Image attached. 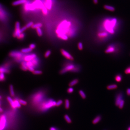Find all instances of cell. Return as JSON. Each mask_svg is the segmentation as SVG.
I'll return each instance as SVG.
<instances>
[{
	"label": "cell",
	"mask_w": 130,
	"mask_h": 130,
	"mask_svg": "<svg viewBox=\"0 0 130 130\" xmlns=\"http://www.w3.org/2000/svg\"><path fill=\"white\" fill-rule=\"evenodd\" d=\"M117 22V20L116 18H113L110 21L109 20H106L104 23V27L109 33L114 34L115 31L113 28L115 26Z\"/></svg>",
	"instance_id": "6da1fadb"
},
{
	"label": "cell",
	"mask_w": 130,
	"mask_h": 130,
	"mask_svg": "<svg viewBox=\"0 0 130 130\" xmlns=\"http://www.w3.org/2000/svg\"><path fill=\"white\" fill-rule=\"evenodd\" d=\"M71 25V22H67L66 20L63 21L57 26L56 31L57 34L66 35Z\"/></svg>",
	"instance_id": "7a4b0ae2"
},
{
	"label": "cell",
	"mask_w": 130,
	"mask_h": 130,
	"mask_svg": "<svg viewBox=\"0 0 130 130\" xmlns=\"http://www.w3.org/2000/svg\"><path fill=\"white\" fill-rule=\"evenodd\" d=\"M20 29V23L19 22H16L15 24V30L13 34V37H17L18 39L19 38L21 34Z\"/></svg>",
	"instance_id": "3957f363"
},
{
	"label": "cell",
	"mask_w": 130,
	"mask_h": 130,
	"mask_svg": "<svg viewBox=\"0 0 130 130\" xmlns=\"http://www.w3.org/2000/svg\"><path fill=\"white\" fill-rule=\"evenodd\" d=\"M56 102L55 101L51 100L48 102L45 103L43 105L42 108L45 109H47L52 107L53 106H56Z\"/></svg>",
	"instance_id": "277c9868"
},
{
	"label": "cell",
	"mask_w": 130,
	"mask_h": 130,
	"mask_svg": "<svg viewBox=\"0 0 130 130\" xmlns=\"http://www.w3.org/2000/svg\"><path fill=\"white\" fill-rule=\"evenodd\" d=\"M75 66L73 64H69L67 65L64 69L61 70L60 71L61 74H64L68 71H72L74 68H75Z\"/></svg>",
	"instance_id": "5b68a950"
},
{
	"label": "cell",
	"mask_w": 130,
	"mask_h": 130,
	"mask_svg": "<svg viewBox=\"0 0 130 130\" xmlns=\"http://www.w3.org/2000/svg\"><path fill=\"white\" fill-rule=\"evenodd\" d=\"M9 55L10 56L16 58L17 59H20L22 56V54L21 52H16V51L11 52L9 53Z\"/></svg>",
	"instance_id": "8992f818"
},
{
	"label": "cell",
	"mask_w": 130,
	"mask_h": 130,
	"mask_svg": "<svg viewBox=\"0 0 130 130\" xmlns=\"http://www.w3.org/2000/svg\"><path fill=\"white\" fill-rule=\"evenodd\" d=\"M6 119L4 115H2L0 117V130H3L4 129L6 126Z\"/></svg>",
	"instance_id": "52a82bcc"
},
{
	"label": "cell",
	"mask_w": 130,
	"mask_h": 130,
	"mask_svg": "<svg viewBox=\"0 0 130 130\" xmlns=\"http://www.w3.org/2000/svg\"><path fill=\"white\" fill-rule=\"evenodd\" d=\"M61 52L62 55L63 56L65 57V58H67V59L70 60H74V58L67 51H65L64 50L62 49L61 50Z\"/></svg>",
	"instance_id": "ba28073f"
},
{
	"label": "cell",
	"mask_w": 130,
	"mask_h": 130,
	"mask_svg": "<svg viewBox=\"0 0 130 130\" xmlns=\"http://www.w3.org/2000/svg\"><path fill=\"white\" fill-rule=\"evenodd\" d=\"M115 46L114 45L111 44L108 46L107 48L105 50V52L106 53H112L115 52Z\"/></svg>",
	"instance_id": "9c48e42d"
},
{
	"label": "cell",
	"mask_w": 130,
	"mask_h": 130,
	"mask_svg": "<svg viewBox=\"0 0 130 130\" xmlns=\"http://www.w3.org/2000/svg\"><path fill=\"white\" fill-rule=\"evenodd\" d=\"M36 57V55L34 53H32L31 55H28L25 56L24 57V60L25 61L27 62V61H30Z\"/></svg>",
	"instance_id": "30bf717a"
},
{
	"label": "cell",
	"mask_w": 130,
	"mask_h": 130,
	"mask_svg": "<svg viewBox=\"0 0 130 130\" xmlns=\"http://www.w3.org/2000/svg\"><path fill=\"white\" fill-rule=\"evenodd\" d=\"M97 36L98 37L101 38H107L108 36V34L106 32H100L98 33Z\"/></svg>",
	"instance_id": "8fae6325"
},
{
	"label": "cell",
	"mask_w": 130,
	"mask_h": 130,
	"mask_svg": "<svg viewBox=\"0 0 130 130\" xmlns=\"http://www.w3.org/2000/svg\"><path fill=\"white\" fill-rule=\"evenodd\" d=\"M123 98V96H122V94L121 93L119 94L118 95H117L116 98V100L115 104L117 106L119 105L120 103L121 102V101L123 100L122 99Z\"/></svg>",
	"instance_id": "7c38bea8"
},
{
	"label": "cell",
	"mask_w": 130,
	"mask_h": 130,
	"mask_svg": "<svg viewBox=\"0 0 130 130\" xmlns=\"http://www.w3.org/2000/svg\"><path fill=\"white\" fill-rule=\"evenodd\" d=\"M26 1V0H17L12 3V5L13 6H16L20 4L25 3Z\"/></svg>",
	"instance_id": "4fadbf2b"
},
{
	"label": "cell",
	"mask_w": 130,
	"mask_h": 130,
	"mask_svg": "<svg viewBox=\"0 0 130 130\" xmlns=\"http://www.w3.org/2000/svg\"><path fill=\"white\" fill-rule=\"evenodd\" d=\"M7 100L8 102H9L11 106L13 108H15L16 107L15 104V102H14V101L12 99L11 97H9V96L7 97Z\"/></svg>",
	"instance_id": "5bb4252c"
},
{
	"label": "cell",
	"mask_w": 130,
	"mask_h": 130,
	"mask_svg": "<svg viewBox=\"0 0 130 130\" xmlns=\"http://www.w3.org/2000/svg\"><path fill=\"white\" fill-rule=\"evenodd\" d=\"M52 0H46V7L49 10H50L52 8Z\"/></svg>",
	"instance_id": "9a60e30c"
},
{
	"label": "cell",
	"mask_w": 130,
	"mask_h": 130,
	"mask_svg": "<svg viewBox=\"0 0 130 130\" xmlns=\"http://www.w3.org/2000/svg\"><path fill=\"white\" fill-rule=\"evenodd\" d=\"M104 8L106 10H108V11H110L113 12L115 10V7H114L112 6H110V5H105L104 6Z\"/></svg>",
	"instance_id": "2e32d148"
},
{
	"label": "cell",
	"mask_w": 130,
	"mask_h": 130,
	"mask_svg": "<svg viewBox=\"0 0 130 130\" xmlns=\"http://www.w3.org/2000/svg\"><path fill=\"white\" fill-rule=\"evenodd\" d=\"M115 79L117 82H120L122 80V76L120 74L116 75L115 76Z\"/></svg>",
	"instance_id": "e0dca14e"
},
{
	"label": "cell",
	"mask_w": 130,
	"mask_h": 130,
	"mask_svg": "<svg viewBox=\"0 0 130 130\" xmlns=\"http://www.w3.org/2000/svg\"><path fill=\"white\" fill-rule=\"evenodd\" d=\"M101 119V117L100 116H98L93 120L92 123L94 124H96L99 123Z\"/></svg>",
	"instance_id": "ac0fdd59"
},
{
	"label": "cell",
	"mask_w": 130,
	"mask_h": 130,
	"mask_svg": "<svg viewBox=\"0 0 130 130\" xmlns=\"http://www.w3.org/2000/svg\"><path fill=\"white\" fill-rule=\"evenodd\" d=\"M21 69L23 71H26L28 70V67L26 64V62L23 61L22 63Z\"/></svg>",
	"instance_id": "d6986e66"
},
{
	"label": "cell",
	"mask_w": 130,
	"mask_h": 130,
	"mask_svg": "<svg viewBox=\"0 0 130 130\" xmlns=\"http://www.w3.org/2000/svg\"><path fill=\"white\" fill-rule=\"evenodd\" d=\"M117 85L116 84H111L107 86V88L108 90H111L115 89L117 88Z\"/></svg>",
	"instance_id": "ffe728a7"
},
{
	"label": "cell",
	"mask_w": 130,
	"mask_h": 130,
	"mask_svg": "<svg viewBox=\"0 0 130 130\" xmlns=\"http://www.w3.org/2000/svg\"><path fill=\"white\" fill-rule=\"evenodd\" d=\"M57 36L60 39L64 40H67L68 39V37L67 35L59 34H57Z\"/></svg>",
	"instance_id": "44dd1931"
},
{
	"label": "cell",
	"mask_w": 130,
	"mask_h": 130,
	"mask_svg": "<svg viewBox=\"0 0 130 130\" xmlns=\"http://www.w3.org/2000/svg\"><path fill=\"white\" fill-rule=\"evenodd\" d=\"M78 82V79H74L69 83V86L70 87L74 86L75 85H76Z\"/></svg>",
	"instance_id": "7402d4cb"
},
{
	"label": "cell",
	"mask_w": 130,
	"mask_h": 130,
	"mask_svg": "<svg viewBox=\"0 0 130 130\" xmlns=\"http://www.w3.org/2000/svg\"><path fill=\"white\" fill-rule=\"evenodd\" d=\"M32 49L30 48H24V49H22L21 52L22 53H26L30 52L32 51Z\"/></svg>",
	"instance_id": "603a6c76"
},
{
	"label": "cell",
	"mask_w": 130,
	"mask_h": 130,
	"mask_svg": "<svg viewBox=\"0 0 130 130\" xmlns=\"http://www.w3.org/2000/svg\"><path fill=\"white\" fill-rule=\"evenodd\" d=\"M0 72L1 73H9V71L8 69H7L5 68L4 67H1L0 69Z\"/></svg>",
	"instance_id": "cb8c5ba5"
},
{
	"label": "cell",
	"mask_w": 130,
	"mask_h": 130,
	"mask_svg": "<svg viewBox=\"0 0 130 130\" xmlns=\"http://www.w3.org/2000/svg\"><path fill=\"white\" fill-rule=\"evenodd\" d=\"M42 24L41 23H38L36 24H34L33 26H32L31 27L33 29H36L38 28H39V27H41L42 26Z\"/></svg>",
	"instance_id": "d4e9b609"
},
{
	"label": "cell",
	"mask_w": 130,
	"mask_h": 130,
	"mask_svg": "<svg viewBox=\"0 0 130 130\" xmlns=\"http://www.w3.org/2000/svg\"><path fill=\"white\" fill-rule=\"evenodd\" d=\"M9 90L11 95L12 97L15 95V93H14V90H13V87L12 85H10L9 86Z\"/></svg>",
	"instance_id": "484cf974"
},
{
	"label": "cell",
	"mask_w": 130,
	"mask_h": 130,
	"mask_svg": "<svg viewBox=\"0 0 130 130\" xmlns=\"http://www.w3.org/2000/svg\"><path fill=\"white\" fill-rule=\"evenodd\" d=\"M79 94H80V96H81L83 99H85L86 98V95L84 93V91H82V90H80L79 91Z\"/></svg>",
	"instance_id": "4316f807"
},
{
	"label": "cell",
	"mask_w": 130,
	"mask_h": 130,
	"mask_svg": "<svg viewBox=\"0 0 130 130\" xmlns=\"http://www.w3.org/2000/svg\"><path fill=\"white\" fill-rule=\"evenodd\" d=\"M33 63V64L35 66H37L38 64V59L37 57H35L34 59H33L32 60H31Z\"/></svg>",
	"instance_id": "83f0119b"
},
{
	"label": "cell",
	"mask_w": 130,
	"mask_h": 130,
	"mask_svg": "<svg viewBox=\"0 0 130 130\" xmlns=\"http://www.w3.org/2000/svg\"><path fill=\"white\" fill-rule=\"evenodd\" d=\"M70 107V102L69 100L66 99L65 100V107L66 109H68Z\"/></svg>",
	"instance_id": "f1b7e54d"
},
{
	"label": "cell",
	"mask_w": 130,
	"mask_h": 130,
	"mask_svg": "<svg viewBox=\"0 0 130 130\" xmlns=\"http://www.w3.org/2000/svg\"><path fill=\"white\" fill-rule=\"evenodd\" d=\"M36 31H37V33L38 35L39 36H41L43 34V33H42V30L41 29V28H38L36 29Z\"/></svg>",
	"instance_id": "f546056e"
},
{
	"label": "cell",
	"mask_w": 130,
	"mask_h": 130,
	"mask_svg": "<svg viewBox=\"0 0 130 130\" xmlns=\"http://www.w3.org/2000/svg\"><path fill=\"white\" fill-rule=\"evenodd\" d=\"M64 118H65V120H66V121H67V123H71V120L70 117H69V116H68L67 115H65L64 116Z\"/></svg>",
	"instance_id": "4dcf8cb0"
},
{
	"label": "cell",
	"mask_w": 130,
	"mask_h": 130,
	"mask_svg": "<svg viewBox=\"0 0 130 130\" xmlns=\"http://www.w3.org/2000/svg\"><path fill=\"white\" fill-rule=\"evenodd\" d=\"M124 100H122L121 101V102L119 104V105H118V107L120 109H122L124 105Z\"/></svg>",
	"instance_id": "1f68e13d"
},
{
	"label": "cell",
	"mask_w": 130,
	"mask_h": 130,
	"mask_svg": "<svg viewBox=\"0 0 130 130\" xmlns=\"http://www.w3.org/2000/svg\"><path fill=\"white\" fill-rule=\"evenodd\" d=\"M78 48L79 50H82L83 49L82 43V42H79L78 44Z\"/></svg>",
	"instance_id": "d6a6232c"
},
{
	"label": "cell",
	"mask_w": 130,
	"mask_h": 130,
	"mask_svg": "<svg viewBox=\"0 0 130 130\" xmlns=\"http://www.w3.org/2000/svg\"><path fill=\"white\" fill-rule=\"evenodd\" d=\"M0 81H3L5 79V76L4 73H1L0 74Z\"/></svg>",
	"instance_id": "836d02e7"
},
{
	"label": "cell",
	"mask_w": 130,
	"mask_h": 130,
	"mask_svg": "<svg viewBox=\"0 0 130 130\" xmlns=\"http://www.w3.org/2000/svg\"><path fill=\"white\" fill-rule=\"evenodd\" d=\"M34 74L35 75H40L42 73V72L39 70H35L33 72Z\"/></svg>",
	"instance_id": "e575fe53"
},
{
	"label": "cell",
	"mask_w": 130,
	"mask_h": 130,
	"mask_svg": "<svg viewBox=\"0 0 130 130\" xmlns=\"http://www.w3.org/2000/svg\"><path fill=\"white\" fill-rule=\"evenodd\" d=\"M124 72H125V74H127V75L130 74V66L127 68L125 69V71H124Z\"/></svg>",
	"instance_id": "d590c367"
},
{
	"label": "cell",
	"mask_w": 130,
	"mask_h": 130,
	"mask_svg": "<svg viewBox=\"0 0 130 130\" xmlns=\"http://www.w3.org/2000/svg\"><path fill=\"white\" fill-rule=\"evenodd\" d=\"M51 51L49 50H48V51H47V52H46L45 53V57H46V58H47V57H49V56L50 55V54H51Z\"/></svg>",
	"instance_id": "8d00e7d4"
},
{
	"label": "cell",
	"mask_w": 130,
	"mask_h": 130,
	"mask_svg": "<svg viewBox=\"0 0 130 130\" xmlns=\"http://www.w3.org/2000/svg\"><path fill=\"white\" fill-rule=\"evenodd\" d=\"M19 102L21 104L23 105H26L27 104L26 102L24 100H19Z\"/></svg>",
	"instance_id": "74e56055"
},
{
	"label": "cell",
	"mask_w": 130,
	"mask_h": 130,
	"mask_svg": "<svg viewBox=\"0 0 130 130\" xmlns=\"http://www.w3.org/2000/svg\"><path fill=\"white\" fill-rule=\"evenodd\" d=\"M34 25L33 23V22H30L27 24L26 25V27L27 28H29V27H32V26Z\"/></svg>",
	"instance_id": "f35d334b"
},
{
	"label": "cell",
	"mask_w": 130,
	"mask_h": 130,
	"mask_svg": "<svg viewBox=\"0 0 130 130\" xmlns=\"http://www.w3.org/2000/svg\"><path fill=\"white\" fill-rule=\"evenodd\" d=\"M15 102L16 107H17L20 108L21 107V104L18 101H16Z\"/></svg>",
	"instance_id": "ab89813d"
},
{
	"label": "cell",
	"mask_w": 130,
	"mask_h": 130,
	"mask_svg": "<svg viewBox=\"0 0 130 130\" xmlns=\"http://www.w3.org/2000/svg\"><path fill=\"white\" fill-rule=\"evenodd\" d=\"M74 88L72 87H69V88H68L67 90L68 92V93H72L74 92Z\"/></svg>",
	"instance_id": "60d3db41"
},
{
	"label": "cell",
	"mask_w": 130,
	"mask_h": 130,
	"mask_svg": "<svg viewBox=\"0 0 130 130\" xmlns=\"http://www.w3.org/2000/svg\"><path fill=\"white\" fill-rule=\"evenodd\" d=\"M63 101L61 100H59L56 102V106H59L63 104Z\"/></svg>",
	"instance_id": "b9f144b4"
},
{
	"label": "cell",
	"mask_w": 130,
	"mask_h": 130,
	"mask_svg": "<svg viewBox=\"0 0 130 130\" xmlns=\"http://www.w3.org/2000/svg\"><path fill=\"white\" fill-rule=\"evenodd\" d=\"M42 12L43 13L45 14V15H46L48 13V11H47V8H43V9H42Z\"/></svg>",
	"instance_id": "7bdbcfd3"
},
{
	"label": "cell",
	"mask_w": 130,
	"mask_h": 130,
	"mask_svg": "<svg viewBox=\"0 0 130 130\" xmlns=\"http://www.w3.org/2000/svg\"><path fill=\"white\" fill-rule=\"evenodd\" d=\"M27 28L26 27V26H25L21 28V29H20V32H21V33H23L24 31L25 30H26Z\"/></svg>",
	"instance_id": "ee69618b"
},
{
	"label": "cell",
	"mask_w": 130,
	"mask_h": 130,
	"mask_svg": "<svg viewBox=\"0 0 130 130\" xmlns=\"http://www.w3.org/2000/svg\"><path fill=\"white\" fill-rule=\"evenodd\" d=\"M28 70H29L30 71L33 72L35 71L34 68L33 67H28Z\"/></svg>",
	"instance_id": "f6af8a7d"
},
{
	"label": "cell",
	"mask_w": 130,
	"mask_h": 130,
	"mask_svg": "<svg viewBox=\"0 0 130 130\" xmlns=\"http://www.w3.org/2000/svg\"><path fill=\"white\" fill-rule=\"evenodd\" d=\"M35 47H36V46H35V44H33V43L29 45V48L32 49V50H33V49H35Z\"/></svg>",
	"instance_id": "bcb514c9"
},
{
	"label": "cell",
	"mask_w": 130,
	"mask_h": 130,
	"mask_svg": "<svg viewBox=\"0 0 130 130\" xmlns=\"http://www.w3.org/2000/svg\"><path fill=\"white\" fill-rule=\"evenodd\" d=\"M25 35V34L24 33H22L20 34V37L19 39H22L24 38Z\"/></svg>",
	"instance_id": "7dc6e473"
},
{
	"label": "cell",
	"mask_w": 130,
	"mask_h": 130,
	"mask_svg": "<svg viewBox=\"0 0 130 130\" xmlns=\"http://www.w3.org/2000/svg\"><path fill=\"white\" fill-rule=\"evenodd\" d=\"M127 94L128 96H130V88H128L127 90Z\"/></svg>",
	"instance_id": "c3c4849f"
},
{
	"label": "cell",
	"mask_w": 130,
	"mask_h": 130,
	"mask_svg": "<svg viewBox=\"0 0 130 130\" xmlns=\"http://www.w3.org/2000/svg\"><path fill=\"white\" fill-rule=\"evenodd\" d=\"M93 2L95 4H97L98 3V0H93Z\"/></svg>",
	"instance_id": "681fc988"
},
{
	"label": "cell",
	"mask_w": 130,
	"mask_h": 130,
	"mask_svg": "<svg viewBox=\"0 0 130 130\" xmlns=\"http://www.w3.org/2000/svg\"><path fill=\"white\" fill-rule=\"evenodd\" d=\"M50 130H57L55 128L53 127H52L51 128H50Z\"/></svg>",
	"instance_id": "f907efd6"
},
{
	"label": "cell",
	"mask_w": 130,
	"mask_h": 130,
	"mask_svg": "<svg viewBox=\"0 0 130 130\" xmlns=\"http://www.w3.org/2000/svg\"><path fill=\"white\" fill-rule=\"evenodd\" d=\"M3 109H2L1 107H0V112H3Z\"/></svg>",
	"instance_id": "816d5d0a"
},
{
	"label": "cell",
	"mask_w": 130,
	"mask_h": 130,
	"mask_svg": "<svg viewBox=\"0 0 130 130\" xmlns=\"http://www.w3.org/2000/svg\"><path fill=\"white\" fill-rule=\"evenodd\" d=\"M128 130H130V127L128 128Z\"/></svg>",
	"instance_id": "f5cc1de1"
}]
</instances>
